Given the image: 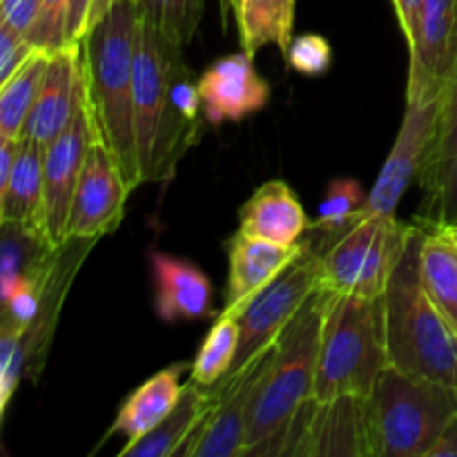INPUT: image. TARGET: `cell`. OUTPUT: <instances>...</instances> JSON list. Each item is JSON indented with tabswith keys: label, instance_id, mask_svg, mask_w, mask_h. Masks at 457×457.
I'll use <instances>...</instances> for the list:
<instances>
[{
	"label": "cell",
	"instance_id": "cell-16",
	"mask_svg": "<svg viewBox=\"0 0 457 457\" xmlns=\"http://www.w3.org/2000/svg\"><path fill=\"white\" fill-rule=\"evenodd\" d=\"M306 244L281 245L237 232L228 239V286L223 315L239 317L250 299L266 288L293 262L306 253Z\"/></svg>",
	"mask_w": 457,
	"mask_h": 457
},
{
	"label": "cell",
	"instance_id": "cell-8",
	"mask_svg": "<svg viewBox=\"0 0 457 457\" xmlns=\"http://www.w3.org/2000/svg\"><path fill=\"white\" fill-rule=\"evenodd\" d=\"M277 342L263 348L237 373L210 386L214 404L179 457H244L250 418L275 361Z\"/></svg>",
	"mask_w": 457,
	"mask_h": 457
},
{
	"label": "cell",
	"instance_id": "cell-21",
	"mask_svg": "<svg viewBox=\"0 0 457 457\" xmlns=\"http://www.w3.org/2000/svg\"><path fill=\"white\" fill-rule=\"evenodd\" d=\"M214 404V397L210 388L201 386L195 379L183 384L181 397L172 413L156 424L150 433L141 437L134 445H128L120 449V457H174L186 446L192 433L196 431L205 415L210 413Z\"/></svg>",
	"mask_w": 457,
	"mask_h": 457
},
{
	"label": "cell",
	"instance_id": "cell-15",
	"mask_svg": "<svg viewBox=\"0 0 457 457\" xmlns=\"http://www.w3.org/2000/svg\"><path fill=\"white\" fill-rule=\"evenodd\" d=\"M85 105V79L80 43L67 45L49 56L47 74L34 110L27 119L22 137L45 147L56 141Z\"/></svg>",
	"mask_w": 457,
	"mask_h": 457
},
{
	"label": "cell",
	"instance_id": "cell-37",
	"mask_svg": "<svg viewBox=\"0 0 457 457\" xmlns=\"http://www.w3.org/2000/svg\"><path fill=\"white\" fill-rule=\"evenodd\" d=\"M428 457H457V413L455 418L451 420L449 427H446V431L442 433L437 445L433 446Z\"/></svg>",
	"mask_w": 457,
	"mask_h": 457
},
{
	"label": "cell",
	"instance_id": "cell-33",
	"mask_svg": "<svg viewBox=\"0 0 457 457\" xmlns=\"http://www.w3.org/2000/svg\"><path fill=\"white\" fill-rule=\"evenodd\" d=\"M34 52L36 47L25 36L0 25V83H4Z\"/></svg>",
	"mask_w": 457,
	"mask_h": 457
},
{
	"label": "cell",
	"instance_id": "cell-28",
	"mask_svg": "<svg viewBox=\"0 0 457 457\" xmlns=\"http://www.w3.org/2000/svg\"><path fill=\"white\" fill-rule=\"evenodd\" d=\"M137 7L143 22L183 49L199 29L205 0H137Z\"/></svg>",
	"mask_w": 457,
	"mask_h": 457
},
{
	"label": "cell",
	"instance_id": "cell-3",
	"mask_svg": "<svg viewBox=\"0 0 457 457\" xmlns=\"http://www.w3.org/2000/svg\"><path fill=\"white\" fill-rule=\"evenodd\" d=\"M422 235L424 226L418 223L384 295L388 366L440 382L457 393V330L420 279Z\"/></svg>",
	"mask_w": 457,
	"mask_h": 457
},
{
	"label": "cell",
	"instance_id": "cell-5",
	"mask_svg": "<svg viewBox=\"0 0 457 457\" xmlns=\"http://www.w3.org/2000/svg\"><path fill=\"white\" fill-rule=\"evenodd\" d=\"M457 413V393L388 366L366 397L370 457H428Z\"/></svg>",
	"mask_w": 457,
	"mask_h": 457
},
{
	"label": "cell",
	"instance_id": "cell-17",
	"mask_svg": "<svg viewBox=\"0 0 457 457\" xmlns=\"http://www.w3.org/2000/svg\"><path fill=\"white\" fill-rule=\"evenodd\" d=\"M0 223L49 248L45 230V145L34 138L21 137L16 163L0 187Z\"/></svg>",
	"mask_w": 457,
	"mask_h": 457
},
{
	"label": "cell",
	"instance_id": "cell-35",
	"mask_svg": "<svg viewBox=\"0 0 457 457\" xmlns=\"http://www.w3.org/2000/svg\"><path fill=\"white\" fill-rule=\"evenodd\" d=\"M92 3L94 0H70V9H67V43L70 45L80 43L87 34Z\"/></svg>",
	"mask_w": 457,
	"mask_h": 457
},
{
	"label": "cell",
	"instance_id": "cell-10",
	"mask_svg": "<svg viewBox=\"0 0 457 457\" xmlns=\"http://www.w3.org/2000/svg\"><path fill=\"white\" fill-rule=\"evenodd\" d=\"M457 62V0H422L409 43L406 103L440 101Z\"/></svg>",
	"mask_w": 457,
	"mask_h": 457
},
{
	"label": "cell",
	"instance_id": "cell-13",
	"mask_svg": "<svg viewBox=\"0 0 457 457\" xmlns=\"http://www.w3.org/2000/svg\"><path fill=\"white\" fill-rule=\"evenodd\" d=\"M94 143L87 107H80L65 132L45 147V230L49 248L58 250L67 244V226L71 217L76 187Z\"/></svg>",
	"mask_w": 457,
	"mask_h": 457
},
{
	"label": "cell",
	"instance_id": "cell-6",
	"mask_svg": "<svg viewBox=\"0 0 457 457\" xmlns=\"http://www.w3.org/2000/svg\"><path fill=\"white\" fill-rule=\"evenodd\" d=\"M324 324V288H317L277 339V353L250 418L244 457L272 440L315 395L317 355Z\"/></svg>",
	"mask_w": 457,
	"mask_h": 457
},
{
	"label": "cell",
	"instance_id": "cell-18",
	"mask_svg": "<svg viewBox=\"0 0 457 457\" xmlns=\"http://www.w3.org/2000/svg\"><path fill=\"white\" fill-rule=\"evenodd\" d=\"M150 266L154 277V306L161 320L174 324L214 315L212 286L201 268L159 250L150 253Z\"/></svg>",
	"mask_w": 457,
	"mask_h": 457
},
{
	"label": "cell",
	"instance_id": "cell-31",
	"mask_svg": "<svg viewBox=\"0 0 457 457\" xmlns=\"http://www.w3.org/2000/svg\"><path fill=\"white\" fill-rule=\"evenodd\" d=\"M418 221L422 226H453L457 223V150L451 156L436 192L424 201Z\"/></svg>",
	"mask_w": 457,
	"mask_h": 457
},
{
	"label": "cell",
	"instance_id": "cell-30",
	"mask_svg": "<svg viewBox=\"0 0 457 457\" xmlns=\"http://www.w3.org/2000/svg\"><path fill=\"white\" fill-rule=\"evenodd\" d=\"M67 9L70 0H40L38 18L27 40L47 54L67 47Z\"/></svg>",
	"mask_w": 457,
	"mask_h": 457
},
{
	"label": "cell",
	"instance_id": "cell-19",
	"mask_svg": "<svg viewBox=\"0 0 457 457\" xmlns=\"http://www.w3.org/2000/svg\"><path fill=\"white\" fill-rule=\"evenodd\" d=\"M311 223L302 201L286 181L263 183L239 210V232L281 245L299 244Z\"/></svg>",
	"mask_w": 457,
	"mask_h": 457
},
{
	"label": "cell",
	"instance_id": "cell-20",
	"mask_svg": "<svg viewBox=\"0 0 457 457\" xmlns=\"http://www.w3.org/2000/svg\"><path fill=\"white\" fill-rule=\"evenodd\" d=\"M186 369L187 364H174L170 369L159 370L145 384H141L123 402L107 437L119 433L128 440L125 442V446H128L141 440L156 424L163 422L181 397V375L186 373Z\"/></svg>",
	"mask_w": 457,
	"mask_h": 457
},
{
	"label": "cell",
	"instance_id": "cell-9",
	"mask_svg": "<svg viewBox=\"0 0 457 457\" xmlns=\"http://www.w3.org/2000/svg\"><path fill=\"white\" fill-rule=\"evenodd\" d=\"M320 286V254L306 248V253L297 262L290 263L277 279L259 290L237 317L241 337L230 373H237L263 348L275 344Z\"/></svg>",
	"mask_w": 457,
	"mask_h": 457
},
{
	"label": "cell",
	"instance_id": "cell-36",
	"mask_svg": "<svg viewBox=\"0 0 457 457\" xmlns=\"http://www.w3.org/2000/svg\"><path fill=\"white\" fill-rule=\"evenodd\" d=\"M393 9H395L397 22H400V29L404 34L406 45L413 40L415 27H418V16L420 7H422V0H391Z\"/></svg>",
	"mask_w": 457,
	"mask_h": 457
},
{
	"label": "cell",
	"instance_id": "cell-12",
	"mask_svg": "<svg viewBox=\"0 0 457 457\" xmlns=\"http://www.w3.org/2000/svg\"><path fill=\"white\" fill-rule=\"evenodd\" d=\"M440 101H413L406 103L402 128L397 132L395 143L391 147L386 163L369 192V201L364 205L366 214H395L406 187L413 179H418L422 170L424 156L436 137L437 119H440Z\"/></svg>",
	"mask_w": 457,
	"mask_h": 457
},
{
	"label": "cell",
	"instance_id": "cell-22",
	"mask_svg": "<svg viewBox=\"0 0 457 457\" xmlns=\"http://www.w3.org/2000/svg\"><path fill=\"white\" fill-rule=\"evenodd\" d=\"M420 279L433 303L457 330V244L442 228L424 226Z\"/></svg>",
	"mask_w": 457,
	"mask_h": 457
},
{
	"label": "cell",
	"instance_id": "cell-26",
	"mask_svg": "<svg viewBox=\"0 0 457 457\" xmlns=\"http://www.w3.org/2000/svg\"><path fill=\"white\" fill-rule=\"evenodd\" d=\"M457 150V62L453 76H451L449 85L445 89L440 107V119H437L436 137H433L431 145H428L427 156H424L422 170L418 174L420 187L424 195L428 196L436 192L437 183H440L442 174H445L446 165H449L451 156Z\"/></svg>",
	"mask_w": 457,
	"mask_h": 457
},
{
	"label": "cell",
	"instance_id": "cell-39",
	"mask_svg": "<svg viewBox=\"0 0 457 457\" xmlns=\"http://www.w3.org/2000/svg\"><path fill=\"white\" fill-rule=\"evenodd\" d=\"M219 3H221V13H223V18H228L232 13V16H235V12H237V3H239V0H219Z\"/></svg>",
	"mask_w": 457,
	"mask_h": 457
},
{
	"label": "cell",
	"instance_id": "cell-38",
	"mask_svg": "<svg viewBox=\"0 0 457 457\" xmlns=\"http://www.w3.org/2000/svg\"><path fill=\"white\" fill-rule=\"evenodd\" d=\"M114 3H116V0H94V3H92V12H89L87 29L94 25V22L101 21V18L107 13V9H110Z\"/></svg>",
	"mask_w": 457,
	"mask_h": 457
},
{
	"label": "cell",
	"instance_id": "cell-14",
	"mask_svg": "<svg viewBox=\"0 0 457 457\" xmlns=\"http://www.w3.org/2000/svg\"><path fill=\"white\" fill-rule=\"evenodd\" d=\"M248 52L230 54L214 61L199 76L204 116L210 125L239 123L245 116L263 110L270 101V87Z\"/></svg>",
	"mask_w": 457,
	"mask_h": 457
},
{
	"label": "cell",
	"instance_id": "cell-32",
	"mask_svg": "<svg viewBox=\"0 0 457 457\" xmlns=\"http://www.w3.org/2000/svg\"><path fill=\"white\" fill-rule=\"evenodd\" d=\"M286 61L295 71L303 76H321L333 65V47L320 34H303L293 38Z\"/></svg>",
	"mask_w": 457,
	"mask_h": 457
},
{
	"label": "cell",
	"instance_id": "cell-1",
	"mask_svg": "<svg viewBox=\"0 0 457 457\" xmlns=\"http://www.w3.org/2000/svg\"><path fill=\"white\" fill-rule=\"evenodd\" d=\"M183 49L141 21L134 49V132L143 183H165L201 137L199 79Z\"/></svg>",
	"mask_w": 457,
	"mask_h": 457
},
{
	"label": "cell",
	"instance_id": "cell-2",
	"mask_svg": "<svg viewBox=\"0 0 457 457\" xmlns=\"http://www.w3.org/2000/svg\"><path fill=\"white\" fill-rule=\"evenodd\" d=\"M141 25L137 0H116L80 40L85 107L101 143L132 190L143 183L134 132V49Z\"/></svg>",
	"mask_w": 457,
	"mask_h": 457
},
{
	"label": "cell",
	"instance_id": "cell-23",
	"mask_svg": "<svg viewBox=\"0 0 457 457\" xmlns=\"http://www.w3.org/2000/svg\"><path fill=\"white\" fill-rule=\"evenodd\" d=\"M235 21L241 47L250 56L266 45H275L286 56L293 43L295 0H239Z\"/></svg>",
	"mask_w": 457,
	"mask_h": 457
},
{
	"label": "cell",
	"instance_id": "cell-25",
	"mask_svg": "<svg viewBox=\"0 0 457 457\" xmlns=\"http://www.w3.org/2000/svg\"><path fill=\"white\" fill-rule=\"evenodd\" d=\"M239 321L232 315H219L214 326L210 328L208 337L201 344L195 361L190 366V379L201 386L210 388L221 382L232 369L237 351H239Z\"/></svg>",
	"mask_w": 457,
	"mask_h": 457
},
{
	"label": "cell",
	"instance_id": "cell-27",
	"mask_svg": "<svg viewBox=\"0 0 457 457\" xmlns=\"http://www.w3.org/2000/svg\"><path fill=\"white\" fill-rule=\"evenodd\" d=\"M369 192L355 179H333L326 187L324 199L317 208V219L311 230H321L330 237H339L361 219Z\"/></svg>",
	"mask_w": 457,
	"mask_h": 457
},
{
	"label": "cell",
	"instance_id": "cell-7",
	"mask_svg": "<svg viewBox=\"0 0 457 457\" xmlns=\"http://www.w3.org/2000/svg\"><path fill=\"white\" fill-rule=\"evenodd\" d=\"M415 223L395 214H366L320 254L321 288L357 297H384L406 253Z\"/></svg>",
	"mask_w": 457,
	"mask_h": 457
},
{
	"label": "cell",
	"instance_id": "cell-4",
	"mask_svg": "<svg viewBox=\"0 0 457 457\" xmlns=\"http://www.w3.org/2000/svg\"><path fill=\"white\" fill-rule=\"evenodd\" d=\"M388 369L384 297H357L324 288V324L317 355L315 400L369 397Z\"/></svg>",
	"mask_w": 457,
	"mask_h": 457
},
{
	"label": "cell",
	"instance_id": "cell-40",
	"mask_svg": "<svg viewBox=\"0 0 457 457\" xmlns=\"http://www.w3.org/2000/svg\"><path fill=\"white\" fill-rule=\"evenodd\" d=\"M436 228H442V230H445L446 235H449L451 239H453L457 244V223H453V226H436Z\"/></svg>",
	"mask_w": 457,
	"mask_h": 457
},
{
	"label": "cell",
	"instance_id": "cell-34",
	"mask_svg": "<svg viewBox=\"0 0 457 457\" xmlns=\"http://www.w3.org/2000/svg\"><path fill=\"white\" fill-rule=\"evenodd\" d=\"M38 9L40 0H0V25L27 38L38 18Z\"/></svg>",
	"mask_w": 457,
	"mask_h": 457
},
{
	"label": "cell",
	"instance_id": "cell-24",
	"mask_svg": "<svg viewBox=\"0 0 457 457\" xmlns=\"http://www.w3.org/2000/svg\"><path fill=\"white\" fill-rule=\"evenodd\" d=\"M52 54L36 49L4 83H0V138H21L43 89Z\"/></svg>",
	"mask_w": 457,
	"mask_h": 457
},
{
	"label": "cell",
	"instance_id": "cell-29",
	"mask_svg": "<svg viewBox=\"0 0 457 457\" xmlns=\"http://www.w3.org/2000/svg\"><path fill=\"white\" fill-rule=\"evenodd\" d=\"M0 411H7L18 382H21L22 370L27 369L25 355V335L27 330L3 321L0 330Z\"/></svg>",
	"mask_w": 457,
	"mask_h": 457
},
{
	"label": "cell",
	"instance_id": "cell-11",
	"mask_svg": "<svg viewBox=\"0 0 457 457\" xmlns=\"http://www.w3.org/2000/svg\"><path fill=\"white\" fill-rule=\"evenodd\" d=\"M129 192L132 187L110 152L94 141L71 204L67 239H98L114 232L125 217Z\"/></svg>",
	"mask_w": 457,
	"mask_h": 457
}]
</instances>
